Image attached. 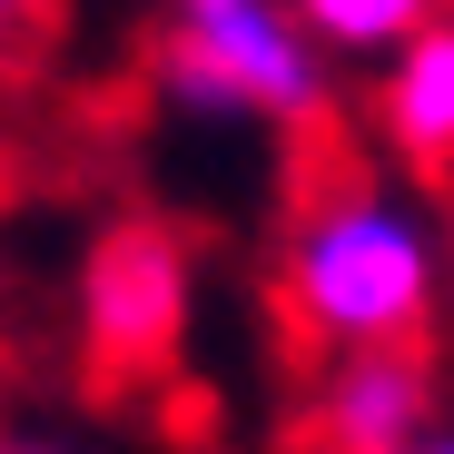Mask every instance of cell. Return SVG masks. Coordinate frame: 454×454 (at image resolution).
<instances>
[{"label": "cell", "instance_id": "obj_5", "mask_svg": "<svg viewBox=\"0 0 454 454\" xmlns=\"http://www.w3.org/2000/svg\"><path fill=\"white\" fill-rule=\"evenodd\" d=\"M375 129L405 168H454V11H434L375 80Z\"/></svg>", "mask_w": 454, "mask_h": 454}, {"label": "cell", "instance_id": "obj_10", "mask_svg": "<svg viewBox=\"0 0 454 454\" xmlns=\"http://www.w3.org/2000/svg\"><path fill=\"white\" fill-rule=\"evenodd\" d=\"M444 286H454V238H444Z\"/></svg>", "mask_w": 454, "mask_h": 454}, {"label": "cell", "instance_id": "obj_4", "mask_svg": "<svg viewBox=\"0 0 454 454\" xmlns=\"http://www.w3.org/2000/svg\"><path fill=\"white\" fill-rule=\"evenodd\" d=\"M326 454H415L434 434V356L425 346H365L336 356L317 386Z\"/></svg>", "mask_w": 454, "mask_h": 454}, {"label": "cell", "instance_id": "obj_1", "mask_svg": "<svg viewBox=\"0 0 454 454\" xmlns=\"http://www.w3.org/2000/svg\"><path fill=\"white\" fill-rule=\"evenodd\" d=\"M286 307L317 346L365 356V346H425L434 326V296H444V247L434 227L395 198V188H336L296 217L286 238Z\"/></svg>", "mask_w": 454, "mask_h": 454}, {"label": "cell", "instance_id": "obj_8", "mask_svg": "<svg viewBox=\"0 0 454 454\" xmlns=\"http://www.w3.org/2000/svg\"><path fill=\"white\" fill-rule=\"evenodd\" d=\"M20 20H30V0H0V40H11V30H20Z\"/></svg>", "mask_w": 454, "mask_h": 454}, {"label": "cell", "instance_id": "obj_7", "mask_svg": "<svg viewBox=\"0 0 454 454\" xmlns=\"http://www.w3.org/2000/svg\"><path fill=\"white\" fill-rule=\"evenodd\" d=\"M0 454H80V444H50V434H0Z\"/></svg>", "mask_w": 454, "mask_h": 454}, {"label": "cell", "instance_id": "obj_6", "mask_svg": "<svg viewBox=\"0 0 454 454\" xmlns=\"http://www.w3.org/2000/svg\"><path fill=\"white\" fill-rule=\"evenodd\" d=\"M444 0H286V20L317 40V59H395Z\"/></svg>", "mask_w": 454, "mask_h": 454}, {"label": "cell", "instance_id": "obj_3", "mask_svg": "<svg viewBox=\"0 0 454 454\" xmlns=\"http://www.w3.org/2000/svg\"><path fill=\"white\" fill-rule=\"evenodd\" d=\"M198 257L168 217H109L80 257V346L99 375H159L188 346Z\"/></svg>", "mask_w": 454, "mask_h": 454}, {"label": "cell", "instance_id": "obj_9", "mask_svg": "<svg viewBox=\"0 0 454 454\" xmlns=\"http://www.w3.org/2000/svg\"><path fill=\"white\" fill-rule=\"evenodd\" d=\"M415 454H454V425H434V434H425V444H415Z\"/></svg>", "mask_w": 454, "mask_h": 454}, {"label": "cell", "instance_id": "obj_2", "mask_svg": "<svg viewBox=\"0 0 454 454\" xmlns=\"http://www.w3.org/2000/svg\"><path fill=\"white\" fill-rule=\"evenodd\" d=\"M159 90L188 119H326V59L286 0H159Z\"/></svg>", "mask_w": 454, "mask_h": 454}]
</instances>
